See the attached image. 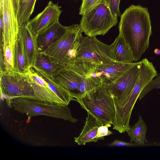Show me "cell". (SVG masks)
Instances as JSON below:
<instances>
[{
    "label": "cell",
    "instance_id": "1",
    "mask_svg": "<svg viewBox=\"0 0 160 160\" xmlns=\"http://www.w3.org/2000/svg\"><path fill=\"white\" fill-rule=\"evenodd\" d=\"M118 28L131 50L134 62H137L148 48L152 33L148 9L140 5H131L122 14Z\"/></svg>",
    "mask_w": 160,
    "mask_h": 160
},
{
    "label": "cell",
    "instance_id": "2",
    "mask_svg": "<svg viewBox=\"0 0 160 160\" xmlns=\"http://www.w3.org/2000/svg\"><path fill=\"white\" fill-rule=\"evenodd\" d=\"M82 32L80 24H73L67 27L63 35L42 52L51 60L53 75L76 59Z\"/></svg>",
    "mask_w": 160,
    "mask_h": 160
},
{
    "label": "cell",
    "instance_id": "3",
    "mask_svg": "<svg viewBox=\"0 0 160 160\" xmlns=\"http://www.w3.org/2000/svg\"><path fill=\"white\" fill-rule=\"evenodd\" d=\"M7 104L9 108L26 114L28 118L42 115L63 119L73 123L78 121L72 117L68 105L63 104L16 97L11 98Z\"/></svg>",
    "mask_w": 160,
    "mask_h": 160
},
{
    "label": "cell",
    "instance_id": "4",
    "mask_svg": "<svg viewBox=\"0 0 160 160\" xmlns=\"http://www.w3.org/2000/svg\"><path fill=\"white\" fill-rule=\"evenodd\" d=\"M76 100L103 125L113 124L115 110L113 99L103 83Z\"/></svg>",
    "mask_w": 160,
    "mask_h": 160
},
{
    "label": "cell",
    "instance_id": "5",
    "mask_svg": "<svg viewBox=\"0 0 160 160\" xmlns=\"http://www.w3.org/2000/svg\"><path fill=\"white\" fill-rule=\"evenodd\" d=\"M105 0L102 1L91 10L82 15L80 25L87 36H103L118 22Z\"/></svg>",
    "mask_w": 160,
    "mask_h": 160
},
{
    "label": "cell",
    "instance_id": "6",
    "mask_svg": "<svg viewBox=\"0 0 160 160\" xmlns=\"http://www.w3.org/2000/svg\"><path fill=\"white\" fill-rule=\"evenodd\" d=\"M0 80L1 94L7 104L16 97L38 100L25 73L1 69Z\"/></svg>",
    "mask_w": 160,
    "mask_h": 160
},
{
    "label": "cell",
    "instance_id": "7",
    "mask_svg": "<svg viewBox=\"0 0 160 160\" xmlns=\"http://www.w3.org/2000/svg\"><path fill=\"white\" fill-rule=\"evenodd\" d=\"M76 59L96 64L117 62L110 45L102 42L95 36H82Z\"/></svg>",
    "mask_w": 160,
    "mask_h": 160
},
{
    "label": "cell",
    "instance_id": "8",
    "mask_svg": "<svg viewBox=\"0 0 160 160\" xmlns=\"http://www.w3.org/2000/svg\"><path fill=\"white\" fill-rule=\"evenodd\" d=\"M0 6L4 26L2 46H9L14 49L19 28L18 3L16 0H0Z\"/></svg>",
    "mask_w": 160,
    "mask_h": 160
},
{
    "label": "cell",
    "instance_id": "9",
    "mask_svg": "<svg viewBox=\"0 0 160 160\" xmlns=\"http://www.w3.org/2000/svg\"><path fill=\"white\" fill-rule=\"evenodd\" d=\"M141 62L134 64L112 83L105 86L113 101L121 102L124 100L132 91L140 70Z\"/></svg>",
    "mask_w": 160,
    "mask_h": 160
},
{
    "label": "cell",
    "instance_id": "10",
    "mask_svg": "<svg viewBox=\"0 0 160 160\" xmlns=\"http://www.w3.org/2000/svg\"><path fill=\"white\" fill-rule=\"evenodd\" d=\"M61 6L49 1L44 9L32 19L26 22L27 26L33 35L37 38L38 34L55 21L59 18L62 11Z\"/></svg>",
    "mask_w": 160,
    "mask_h": 160
},
{
    "label": "cell",
    "instance_id": "11",
    "mask_svg": "<svg viewBox=\"0 0 160 160\" xmlns=\"http://www.w3.org/2000/svg\"><path fill=\"white\" fill-rule=\"evenodd\" d=\"M134 63L112 62L96 64L92 76L98 77L102 83L108 85L115 81Z\"/></svg>",
    "mask_w": 160,
    "mask_h": 160
},
{
    "label": "cell",
    "instance_id": "12",
    "mask_svg": "<svg viewBox=\"0 0 160 160\" xmlns=\"http://www.w3.org/2000/svg\"><path fill=\"white\" fill-rule=\"evenodd\" d=\"M25 73L38 100L64 104L51 90L47 82L32 67Z\"/></svg>",
    "mask_w": 160,
    "mask_h": 160
},
{
    "label": "cell",
    "instance_id": "13",
    "mask_svg": "<svg viewBox=\"0 0 160 160\" xmlns=\"http://www.w3.org/2000/svg\"><path fill=\"white\" fill-rule=\"evenodd\" d=\"M66 28L58 20L40 32L37 38L38 51L43 52L59 39L65 32Z\"/></svg>",
    "mask_w": 160,
    "mask_h": 160
},
{
    "label": "cell",
    "instance_id": "14",
    "mask_svg": "<svg viewBox=\"0 0 160 160\" xmlns=\"http://www.w3.org/2000/svg\"><path fill=\"white\" fill-rule=\"evenodd\" d=\"M18 34L22 39L28 65L32 67L39 52L37 38L29 30L26 23L19 25Z\"/></svg>",
    "mask_w": 160,
    "mask_h": 160
},
{
    "label": "cell",
    "instance_id": "15",
    "mask_svg": "<svg viewBox=\"0 0 160 160\" xmlns=\"http://www.w3.org/2000/svg\"><path fill=\"white\" fill-rule=\"evenodd\" d=\"M85 125L79 136L74 137L75 142L79 145H85L87 143L97 142L96 138L98 127L103 125L92 114L87 112Z\"/></svg>",
    "mask_w": 160,
    "mask_h": 160
},
{
    "label": "cell",
    "instance_id": "16",
    "mask_svg": "<svg viewBox=\"0 0 160 160\" xmlns=\"http://www.w3.org/2000/svg\"><path fill=\"white\" fill-rule=\"evenodd\" d=\"M110 45L117 62H133L134 60L131 50L121 33H119L118 37Z\"/></svg>",
    "mask_w": 160,
    "mask_h": 160
},
{
    "label": "cell",
    "instance_id": "17",
    "mask_svg": "<svg viewBox=\"0 0 160 160\" xmlns=\"http://www.w3.org/2000/svg\"><path fill=\"white\" fill-rule=\"evenodd\" d=\"M33 69L47 82L51 90L62 101L64 104L68 105L72 100H75L65 89L55 80L53 76L50 75L43 70L33 66Z\"/></svg>",
    "mask_w": 160,
    "mask_h": 160
},
{
    "label": "cell",
    "instance_id": "18",
    "mask_svg": "<svg viewBox=\"0 0 160 160\" xmlns=\"http://www.w3.org/2000/svg\"><path fill=\"white\" fill-rule=\"evenodd\" d=\"M148 127L141 115H139L137 122L130 126L126 131L130 139L131 142H134L137 145H144L148 143L146 133Z\"/></svg>",
    "mask_w": 160,
    "mask_h": 160
},
{
    "label": "cell",
    "instance_id": "19",
    "mask_svg": "<svg viewBox=\"0 0 160 160\" xmlns=\"http://www.w3.org/2000/svg\"><path fill=\"white\" fill-rule=\"evenodd\" d=\"M30 68L27 64L21 38L18 34L14 47V71L25 73Z\"/></svg>",
    "mask_w": 160,
    "mask_h": 160
},
{
    "label": "cell",
    "instance_id": "20",
    "mask_svg": "<svg viewBox=\"0 0 160 160\" xmlns=\"http://www.w3.org/2000/svg\"><path fill=\"white\" fill-rule=\"evenodd\" d=\"M36 0H18V20L19 25L27 22L33 12Z\"/></svg>",
    "mask_w": 160,
    "mask_h": 160
},
{
    "label": "cell",
    "instance_id": "21",
    "mask_svg": "<svg viewBox=\"0 0 160 160\" xmlns=\"http://www.w3.org/2000/svg\"><path fill=\"white\" fill-rule=\"evenodd\" d=\"M33 66L40 69L50 75L53 76V70L51 60L48 56L42 52H38Z\"/></svg>",
    "mask_w": 160,
    "mask_h": 160
},
{
    "label": "cell",
    "instance_id": "22",
    "mask_svg": "<svg viewBox=\"0 0 160 160\" xmlns=\"http://www.w3.org/2000/svg\"><path fill=\"white\" fill-rule=\"evenodd\" d=\"M14 50L9 46H2L4 68L2 69L6 71L14 70Z\"/></svg>",
    "mask_w": 160,
    "mask_h": 160
},
{
    "label": "cell",
    "instance_id": "23",
    "mask_svg": "<svg viewBox=\"0 0 160 160\" xmlns=\"http://www.w3.org/2000/svg\"><path fill=\"white\" fill-rule=\"evenodd\" d=\"M156 77L151 81L140 94L138 98L140 100L153 89L160 88V73L158 74Z\"/></svg>",
    "mask_w": 160,
    "mask_h": 160
},
{
    "label": "cell",
    "instance_id": "24",
    "mask_svg": "<svg viewBox=\"0 0 160 160\" xmlns=\"http://www.w3.org/2000/svg\"><path fill=\"white\" fill-rule=\"evenodd\" d=\"M102 1V0H82V3L80 8L79 14L82 15L94 8Z\"/></svg>",
    "mask_w": 160,
    "mask_h": 160
},
{
    "label": "cell",
    "instance_id": "25",
    "mask_svg": "<svg viewBox=\"0 0 160 160\" xmlns=\"http://www.w3.org/2000/svg\"><path fill=\"white\" fill-rule=\"evenodd\" d=\"M112 15L115 18L121 17L119 8L120 0H105Z\"/></svg>",
    "mask_w": 160,
    "mask_h": 160
},
{
    "label": "cell",
    "instance_id": "26",
    "mask_svg": "<svg viewBox=\"0 0 160 160\" xmlns=\"http://www.w3.org/2000/svg\"><path fill=\"white\" fill-rule=\"evenodd\" d=\"M111 124L107 123L100 126L98 130V132L96 138L98 140L104 139V137L112 134V132L108 130V128L111 127Z\"/></svg>",
    "mask_w": 160,
    "mask_h": 160
},
{
    "label": "cell",
    "instance_id": "27",
    "mask_svg": "<svg viewBox=\"0 0 160 160\" xmlns=\"http://www.w3.org/2000/svg\"><path fill=\"white\" fill-rule=\"evenodd\" d=\"M135 143L127 142L123 141L116 139L109 144L110 146H128L132 147L135 146Z\"/></svg>",
    "mask_w": 160,
    "mask_h": 160
},
{
    "label": "cell",
    "instance_id": "28",
    "mask_svg": "<svg viewBox=\"0 0 160 160\" xmlns=\"http://www.w3.org/2000/svg\"><path fill=\"white\" fill-rule=\"evenodd\" d=\"M16 1H17V2L18 4V0H16Z\"/></svg>",
    "mask_w": 160,
    "mask_h": 160
}]
</instances>
